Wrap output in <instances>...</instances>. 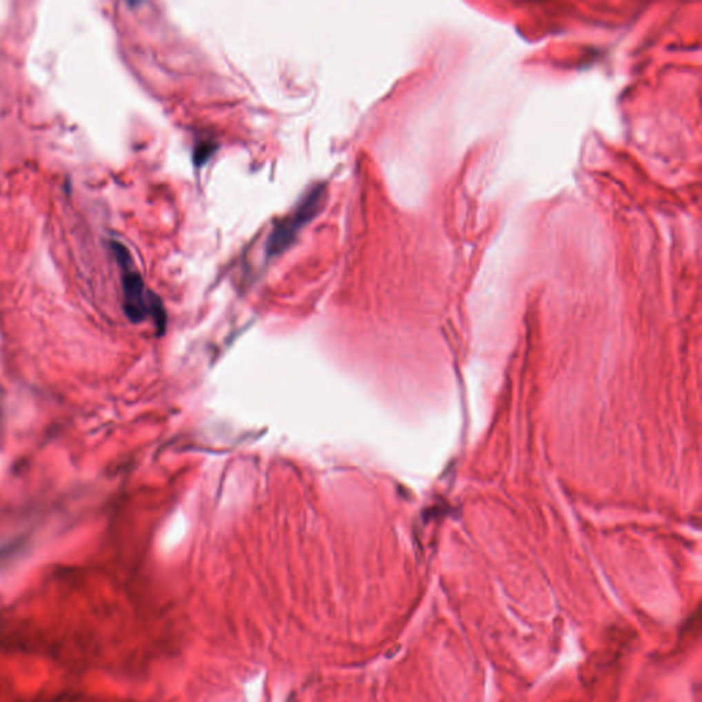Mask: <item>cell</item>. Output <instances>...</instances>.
<instances>
[{"mask_svg":"<svg viewBox=\"0 0 702 702\" xmlns=\"http://www.w3.org/2000/svg\"><path fill=\"white\" fill-rule=\"evenodd\" d=\"M213 152V146H209V144H202L201 148H198L195 151V161L197 163H201V162H205L208 159V157H210Z\"/></svg>","mask_w":702,"mask_h":702,"instance_id":"3","label":"cell"},{"mask_svg":"<svg viewBox=\"0 0 702 702\" xmlns=\"http://www.w3.org/2000/svg\"><path fill=\"white\" fill-rule=\"evenodd\" d=\"M324 198L325 187L323 184L309 190L298 206L272 230L266 240V257L272 258L280 255L294 243L302 228L319 214L324 205Z\"/></svg>","mask_w":702,"mask_h":702,"instance_id":"2","label":"cell"},{"mask_svg":"<svg viewBox=\"0 0 702 702\" xmlns=\"http://www.w3.org/2000/svg\"><path fill=\"white\" fill-rule=\"evenodd\" d=\"M116 255L122 270V294H123V310L128 319L133 323H140L148 316H152L157 327L163 330L165 327V312L161 301L151 294L136 270L129 252L121 245L116 244Z\"/></svg>","mask_w":702,"mask_h":702,"instance_id":"1","label":"cell"}]
</instances>
